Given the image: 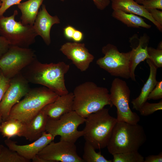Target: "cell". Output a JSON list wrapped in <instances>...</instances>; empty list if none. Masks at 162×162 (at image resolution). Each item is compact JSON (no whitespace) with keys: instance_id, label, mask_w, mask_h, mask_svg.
Wrapping results in <instances>:
<instances>
[{"instance_id":"1","label":"cell","mask_w":162,"mask_h":162,"mask_svg":"<svg viewBox=\"0 0 162 162\" xmlns=\"http://www.w3.org/2000/svg\"><path fill=\"white\" fill-rule=\"evenodd\" d=\"M70 68L69 64L63 62L42 63L36 58L21 73L29 83L42 85L60 96L69 93L64 76Z\"/></svg>"},{"instance_id":"2","label":"cell","mask_w":162,"mask_h":162,"mask_svg":"<svg viewBox=\"0 0 162 162\" xmlns=\"http://www.w3.org/2000/svg\"><path fill=\"white\" fill-rule=\"evenodd\" d=\"M109 91L94 82H86L76 86L73 92V110L82 118L104 108L112 107Z\"/></svg>"},{"instance_id":"3","label":"cell","mask_w":162,"mask_h":162,"mask_svg":"<svg viewBox=\"0 0 162 162\" xmlns=\"http://www.w3.org/2000/svg\"><path fill=\"white\" fill-rule=\"evenodd\" d=\"M146 140V135L142 125L138 123L117 122L106 147L112 155L138 151Z\"/></svg>"},{"instance_id":"4","label":"cell","mask_w":162,"mask_h":162,"mask_svg":"<svg viewBox=\"0 0 162 162\" xmlns=\"http://www.w3.org/2000/svg\"><path fill=\"white\" fill-rule=\"evenodd\" d=\"M58 96L45 86L30 88L23 98L12 108L8 119L14 118L27 123L44 106L54 101Z\"/></svg>"},{"instance_id":"5","label":"cell","mask_w":162,"mask_h":162,"mask_svg":"<svg viewBox=\"0 0 162 162\" xmlns=\"http://www.w3.org/2000/svg\"><path fill=\"white\" fill-rule=\"evenodd\" d=\"M117 121L104 108L92 113L86 118L83 136L95 149L106 147Z\"/></svg>"},{"instance_id":"6","label":"cell","mask_w":162,"mask_h":162,"mask_svg":"<svg viewBox=\"0 0 162 162\" xmlns=\"http://www.w3.org/2000/svg\"><path fill=\"white\" fill-rule=\"evenodd\" d=\"M18 12L15 10L9 16H0V35L5 38L10 45L29 48L35 42L38 36L33 26L24 25L15 20Z\"/></svg>"},{"instance_id":"7","label":"cell","mask_w":162,"mask_h":162,"mask_svg":"<svg viewBox=\"0 0 162 162\" xmlns=\"http://www.w3.org/2000/svg\"><path fill=\"white\" fill-rule=\"evenodd\" d=\"M85 120L86 118L73 110L57 119L48 118L45 131L55 138L60 136V140L75 143L79 138L83 136L82 130H78V128L85 123Z\"/></svg>"},{"instance_id":"8","label":"cell","mask_w":162,"mask_h":162,"mask_svg":"<svg viewBox=\"0 0 162 162\" xmlns=\"http://www.w3.org/2000/svg\"><path fill=\"white\" fill-rule=\"evenodd\" d=\"M104 55L96 61V64L111 75L126 79L130 78V51L120 52L115 45L109 44L104 46Z\"/></svg>"},{"instance_id":"9","label":"cell","mask_w":162,"mask_h":162,"mask_svg":"<svg viewBox=\"0 0 162 162\" xmlns=\"http://www.w3.org/2000/svg\"><path fill=\"white\" fill-rule=\"evenodd\" d=\"M130 90L125 81L118 78L113 80L110 89V99L112 105L117 109V122L137 124L140 118L130 108Z\"/></svg>"},{"instance_id":"10","label":"cell","mask_w":162,"mask_h":162,"mask_svg":"<svg viewBox=\"0 0 162 162\" xmlns=\"http://www.w3.org/2000/svg\"><path fill=\"white\" fill-rule=\"evenodd\" d=\"M37 58L34 51L29 48L10 45L0 58V69L6 78L11 79Z\"/></svg>"},{"instance_id":"11","label":"cell","mask_w":162,"mask_h":162,"mask_svg":"<svg viewBox=\"0 0 162 162\" xmlns=\"http://www.w3.org/2000/svg\"><path fill=\"white\" fill-rule=\"evenodd\" d=\"M29 83L21 73L10 79L0 103V116L3 121L8 119L12 108L28 92Z\"/></svg>"},{"instance_id":"12","label":"cell","mask_w":162,"mask_h":162,"mask_svg":"<svg viewBox=\"0 0 162 162\" xmlns=\"http://www.w3.org/2000/svg\"><path fill=\"white\" fill-rule=\"evenodd\" d=\"M37 155L49 162H84L78 154L75 143L63 140L51 142Z\"/></svg>"},{"instance_id":"13","label":"cell","mask_w":162,"mask_h":162,"mask_svg":"<svg viewBox=\"0 0 162 162\" xmlns=\"http://www.w3.org/2000/svg\"><path fill=\"white\" fill-rule=\"evenodd\" d=\"M60 50L80 71H86L94 59L84 43L68 42L62 45Z\"/></svg>"},{"instance_id":"14","label":"cell","mask_w":162,"mask_h":162,"mask_svg":"<svg viewBox=\"0 0 162 162\" xmlns=\"http://www.w3.org/2000/svg\"><path fill=\"white\" fill-rule=\"evenodd\" d=\"M55 137L51 134L45 131L40 138L29 144L17 145L16 142L10 139H6L4 142L9 148L16 152L22 157L30 160L46 145L53 141Z\"/></svg>"},{"instance_id":"15","label":"cell","mask_w":162,"mask_h":162,"mask_svg":"<svg viewBox=\"0 0 162 162\" xmlns=\"http://www.w3.org/2000/svg\"><path fill=\"white\" fill-rule=\"evenodd\" d=\"M149 37L146 33L138 38L134 34L129 38L132 50L130 56V78L136 81L135 71L137 66L141 62L149 58L147 52V48Z\"/></svg>"},{"instance_id":"16","label":"cell","mask_w":162,"mask_h":162,"mask_svg":"<svg viewBox=\"0 0 162 162\" xmlns=\"http://www.w3.org/2000/svg\"><path fill=\"white\" fill-rule=\"evenodd\" d=\"M60 23L58 16L50 15L46 9L45 5L43 4L38 14L33 26L38 35L42 38L46 45H49L51 41V29L54 24Z\"/></svg>"},{"instance_id":"17","label":"cell","mask_w":162,"mask_h":162,"mask_svg":"<svg viewBox=\"0 0 162 162\" xmlns=\"http://www.w3.org/2000/svg\"><path fill=\"white\" fill-rule=\"evenodd\" d=\"M74 98L73 92L58 96L54 101L46 105L42 110L48 118L58 119L73 110Z\"/></svg>"},{"instance_id":"18","label":"cell","mask_w":162,"mask_h":162,"mask_svg":"<svg viewBox=\"0 0 162 162\" xmlns=\"http://www.w3.org/2000/svg\"><path fill=\"white\" fill-rule=\"evenodd\" d=\"M113 10H120L128 13L144 17L151 21L160 31L162 26L158 24L142 5H140L134 0H111Z\"/></svg>"},{"instance_id":"19","label":"cell","mask_w":162,"mask_h":162,"mask_svg":"<svg viewBox=\"0 0 162 162\" xmlns=\"http://www.w3.org/2000/svg\"><path fill=\"white\" fill-rule=\"evenodd\" d=\"M48 117L41 110L28 123L25 127L23 136L29 141H34L45 131Z\"/></svg>"},{"instance_id":"20","label":"cell","mask_w":162,"mask_h":162,"mask_svg":"<svg viewBox=\"0 0 162 162\" xmlns=\"http://www.w3.org/2000/svg\"><path fill=\"white\" fill-rule=\"evenodd\" d=\"M146 61L150 68L149 76L142 88L140 95L136 98L133 99L131 102L133 108L137 111L147 101L149 94L154 88L158 82L156 80L158 68L149 59H146Z\"/></svg>"},{"instance_id":"21","label":"cell","mask_w":162,"mask_h":162,"mask_svg":"<svg viewBox=\"0 0 162 162\" xmlns=\"http://www.w3.org/2000/svg\"><path fill=\"white\" fill-rule=\"evenodd\" d=\"M43 1L28 0L17 4V7L22 13L20 19L23 25H33L39 12V9Z\"/></svg>"},{"instance_id":"22","label":"cell","mask_w":162,"mask_h":162,"mask_svg":"<svg viewBox=\"0 0 162 162\" xmlns=\"http://www.w3.org/2000/svg\"><path fill=\"white\" fill-rule=\"evenodd\" d=\"M25 127V124L20 121L9 118L0 124V133L4 138L8 139L16 136L22 137Z\"/></svg>"},{"instance_id":"23","label":"cell","mask_w":162,"mask_h":162,"mask_svg":"<svg viewBox=\"0 0 162 162\" xmlns=\"http://www.w3.org/2000/svg\"><path fill=\"white\" fill-rule=\"evenodd\" d=\"M112 16L120 21L128 27L134 28L143 27L147 29L151 28V26L145 22L144 19L136 15L128 13L121 10H113Z\"/></svg>"},{"instance_id":"24","label":"cell","mask_w":162,"mask_h":162,"mask_svg":"<svg viewBox=\"0 0 162 162\" xmlns=\"http://www.w3.org/2000/svg\"><path fill=\"white\" fill-rule=\"evenodd\" d=\"M95 150L90 143L86 141L82 158L84 162H112V160H107L100 152H97Z\"/></svg>"},{"instance_id":"25","label":"cell","mask_w":162,"mask_h":162,"mask_svg":"<svg viewBox=\"0 0 162 162\" xmlns=\"http://www.w3.org/2000/svg\"><path fill=\"white\" fill-rule=\"evenodd\" d=\"M0 162H29L16 152L1 145Z\"/></svg>"},{"instance_id":"26","label":"cell","mask_w":162,"mask_h":162,"mask_svg":"<svg viewBox=\"0 0 162 162\" xmlns=\"http://www.w3.org/2000/svg\"><path fill=\"white\" fill-rule=\"evenodd\" d=\"M112 162H144V158L138 151L115 154Z\"/></svg>"},{"instance_id":"27","label":"cell","mask_w":162,"mask_h":162,"mask_svg":"<svg viewBox=\"0 0 162 162\" xmlns=\"http://www.w3.org/2000/svg\"><path fill=\"white\" fill-rule=\"evenodd\" d=\"M162 109V100L157 103H151L146 102L139 110L140 114L147 116L155 112Z\"/></svg>"},{"instance_id":"28","label":"cell","mask_w":162,"mask_h":162,"mask_svg":"<svg viewBox=\"0 0 162 162\" xmlns=\"http://www.w3.org/2000/svg\"><path fill=\"white\" fill-rule=\"evenodd\" d=\"M147 52L149 59L157 68L162 67V50L148 47Z\"/></svg>"},{"instance_id":"29","label":"cell","mask_w":162,"mask_h":162,"mask_svg":"<svg viewBox=\"0 0 162 162\" xmlns=\"http://www.w3.org/2000/svg\"><path fill=\"white\" fill-rule=\"evenodd\" d=\"M162 98V81L158 82L155 86L150 93L148 100H157Z\"/></svg>"},{"instance_id":"30","label":"cell","mask_w":162,"mask_h":162,"mask_svg":"<svg viewBox=\"0 0 162 162\" xmlns=\"http://www.w3.org/2000/svg\"><path fill=\"white\" fill-rule=\"evenodd\" d=\"M140 4L146 9L162 10V0H144Z\"/></svg>"},{"instance_id":"31","label":"cell","mask_w":162,"mask_h":162,"mask_svg":"<svg viewBox=\"0 0 162 162\" xmlns=\"http://www.w3.org/2000/svg\"><path fill=\"white\" fill-rule=\"evenodd\" d=\"M10 79L5 77L1 74L0 77V103L3 96L8 87ZM3 121L2 118L0 116V124Z\"/></svg>"},{"instance_id":"32","label":"cell","mask_w":162,"mask_h":162,"mask_svg":"<svg viewBox=\"0 0 162 162\" xmlns=\"http://www.w3.org/2000/svg\"><path fill=\"white\" fill-rule=\"evenodd\" d=\"M22 0H0L2 2L0 7V16L4 14L9 8L15 4H18Z\"/></svg>"},{"instance_id":"33","label":"cell","mask_w":162,"mask_h":162,"mask_svg":"<svg viewBox=\"0 0 162 162\" xmlns=\"http://www.w3.org/2000/svg\"><path fill=\"white\" fill-rule=\"evenodd\" d=\"M152 18L160 26H162V11L157 9H146Z\"/></svg>"},{"instance_id":"34","label":"cell","mask_w":162,"mask_h":162,"mask_svg":"<svg viewBox=\"0 0 162 162\" xmlns=\"http://www.w3.org/2000/svg\"><path fill=\"white\" fill-rule=\"evenodd\" d=\"M10 46L8 40L0 35V58L8 51Z\"/></svg>"},{"instance_id":"35","label":"cell","mask_w":162,"mask_h":162,"mask_svg":"<svg viewBox=\"0 0 162 162\" xmlns=\"http://www.w3.org/2000/svg\"><path fill=\"white\" fill-rule=\"evenodd\" d=\"M98 9L100 10L105 9L109 5L110 0H92Z\"/></svg>"},{"instance_id":"36","label":"cell","mask_w":162,"mask_h":162,"mask_svg":"<svg viewBox=\"0 0 162 162\" xmlns=\"http://www.w3.org/2000/svg\"><path fill=\"white\" fill-rule=\"evenodd\" d=\"M162 152L158 155H149L146 157L144 162H162Z\"/></svg>"},{"instance_id":"37","label":"cell","mask_w":162,"mask_h":162,"mask_svg":"<svg viewBox=\"0 0 162 162\" xmlns=\"http://www.w3.org/2000/svg\"><path fill=\"white\" fill-rule=\"evenodd\" d=\"M75 29L74 27L70 25L64 28V34L65 38L68 40H72Z\"/></svg>"},{"instance_id":"38","label":"cell","mask_w":162,"mask_h":162,"mask_svg":"<svg viewBox=\"0 0 162 162\" xmlns=\"http://www.w3.org/2000/svg\"><path fill=\"white\" fill-rule=\"evenodd\" d=\"M83 38V34L80 31L75 29L72 40L74 42L78 43L82 41Z\"/></svg>"},{"instance_id":"39","label":"cell","mask_w":162,"mask_h":162,"mask_svg":"<svg viewBox=\"0 0 162 162\" xmlns=\"http://www.w3.org/2000/svg\"><path fill=\"white\" fill-rule=\"evenodd\" d=\"M157 49L159 50H162V44L161 42L159 43Z\"/></svg>"},{"instance_id":"40","label":"cell","mask_w":162,"mask_h":162,"mask_svg":"<svg viewBox=\"0 0 162 162\" xmlns=\"http://www.w3.org/2000/svg\"><path fill=\"white\" fill-rule=\"evenodd\" d=\"M136 3L138 4H140V3L144 0H134Z\"/></svg>"},{"instance_id":"41","label":"cell","mask_w":162,"mask_h":162,"mask_svg":"<svg viewBox=\"0 0 162 162\" xmlns=\"http://www.w3.org/2000/svg\"><path fill=\"white\" fill-rule=\"evenodd\" d=\"M1 74H2L1 71V70L0 69V76H1Z\"/></svg>"},{"instance_id":"42","label":"cell","mask_w":162,"mask_h":162,"mask_svg":"<svg viewBox=\"0 0 162 162\" xmlns=\"http://www.w3.org/2000/svg\"><path fill=\"white\" fill-rule=\"evenodd\" d=\"M1 4H2V2L1 1H0V7L1 5Z\"/></svg>"},{"instance_id":"43","label":"cell","mask_w":162,"mask_h":162,"mask_svg":"<svg viewBox=\"0 0 162 162\" xmlns=\"http://www.w3.org/2000/svg\"><path fill=\"white\" fill-rule=\"evenodd\" d=\"M1 145H0V151H1Z\"/></svg>"},{"instance_id":"44","label":"cell","mask_w":162,"mask_h":162,"mask_svg":"<svg viewBox=\"0 0 162 162\" xmlns=\"http://www.w3.org/2000/svg\"><path fill=\"white\" fill-rule=\"evenodd\" d=\"M61 1L63 2L64 0H60Z\"/></svg>"}]
</instances>
